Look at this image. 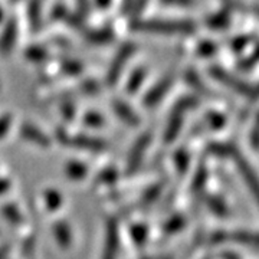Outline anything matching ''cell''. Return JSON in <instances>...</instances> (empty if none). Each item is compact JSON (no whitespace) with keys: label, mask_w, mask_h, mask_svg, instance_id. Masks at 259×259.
<instances>
[{"label":"cell","mask_w":259,"mask_h":259,"mask_svg":"<svg viewBox=\"0 0 259 259\" xmlns=\"http://www.w3.org/2000/svg\"><path fill=\"white\" fill-rule=\"evenodd\" d=\"M133 28L137 32L157 33V35H189L194 32V25L187 20H164V19H146L136 20Z\"/></svg>","instance_id":"6da1fadb"},{"label":"cell","mask_w":259,"mask_h":259,"mask_svg":"<svg viewBox=\"0 0 259 259\" xmlns=\"http://www.w3.org/2000/svg\"><path fill=\"white\" fill-rule=\"evenodd\" d=\"M209 72H210V75H212L218 82H221L225 87H228L229 90L238 93L242 97H246L249 100H255L256 98V90L250 83L245 82L243 79L231 74L229 71L223 69L221 66H213V68H210Z\"/></svg>","instance_id":"7a4b0ae2"},{"label":"cell","mask_w":259,"mask_h":259,"mask_svg":"<svg viewBox=\"0 0 259 259\" xmlns=\"http://www.w3.org/2000/svg\"><path fill=\"white\" fill-rule=\"evenodd\" d=\"M134 52H136V47L131 44H125L120 48V51L117 52V55L114 56L111 65L108 68V72H107V83L108 85L112 87L118 82L121 72L124 71L125 65L128 62L130 58L134 55Z\"/></svg>","instance_id":"3957f363"},{"label":"cell","mask_w":259,"mask_h":259,"mask_svg":"<svg viewBox=\"0 0 259 259\" xmlns=\"http://www.w3.org/2000/svg\"><path fill=\"white\" fill-rule=\"evenodd\" d=\"M173 79L175 76L171 74H166L164 78H161L157 82V85H154V88L151 91H148V94L146 95V100H144V104L147 107H154L156 104L163 100V97L168 93V90L171 88L173 85Z\"/></svg>","instance_id":"277c9868"},{"label":"cell","mask_w":259,"mask_h":259,"mask_svg":"<svg viewBox=\"0 0 259 259\" xmlns=\"http://www.w3.org/2000/svg\"><path fill=\"white\" fill-rule=\"evenodd\" d=\"M150 141H151L150 134H144V136H141L136 141L134 147L131 148V151H130L128 163H127V167H128L130 171H134V170L139 168V166L141 164V160H143V156H144L148 144H150Z\"/></svg>","instance_id":"5b68a950"},{"label":"cell","mask_w":259,"mask_h":259,"mask_svg":"<svg viewBox=\"0 0 259 259\" xmlns=\"http://www.w3.org/2000/svg\"><path fill=\"white\" fill-rule=\"evenodd\" d=\"M16 35H18V26L15 20H10L6 25L5 32L0 36V54L2 55H8L10 51L13 49L16 44Z\"/></svg>","instance_id":"8992f818"},{"label":"cell","mask_w":259,"mask_h":259,"mask_svg":"<svg viewBox=\"0 0 259 259\" xmlns=\"http://www.w3.org/2000/svg\"><path fill=\"white\" fill-rule=\"evenodd\" d=\"M117 250H118V229H117V223L111 221L108 223V231H107L104 259H115Z\"/></svg>","instance_id":"52a82bcc"},{"label":"cell","mask_w":259,"mask_h":259,"mask_svg":"<svg viewBox=\"0 0 259 259\" xmlns=\"http://www.w3.org/2000/svg\"><path fill=\"white\" fill-rule=\"evenodd\" d=\"M66 143H69L71 146L82 150H90V151H101L105 148V143L101 140L93 139V137H87V136H76L72 139H65Z\"/></svg>","instance_id":"ba28073f"},{"label":"cell","mask_w":259,"mask_h":259,"mask_svg":"<svg viewBox=\"0 0 259 259\" xmlns=\"http://www.w3.org/2000/svg\"><path fill=\"white\" fill-rule=\"evenodd\" d=\"M112 108H114V112L120 117L121 120H124V122H127L130 125H139V115L133 111V108L130 107L127 102L121 101V100H114L112 101Z\"/></svg>","instance_id":"9c48e42d"},{"label":"cell","mask_w":259,"mask_h":259,"mask_svg":"<svg viewBox=\"0 0 259 259\" xmlns=\"http://www.w3.org/2000/svg\"><path fill=\"white\" fill-rule=\"evenodd\" d=\"M22 136H23V139L25 140L32 141V143H35L37 146H42V147H48V146H49V139H48L42 131H39V130H37L36 127H33V125L25 124V125L22 127Z\"/></svg>","instance_id":"30bf717a"},{"label":"cell","mask_w":259,"mask_h":259,"mask_svg":"<svg viewBox=\"0 0 259 259\" xmlns=\"http://www.w3.org/2000/svg\"><path fill=\"white\" fill-rule=\"evenodd\" d=\"M54 232H55L56 239H58L61 246L66 248L71 243V231H69L66 223H58L54 228Z\"/></svg>","instance_id":"8fae6325"},{"label":"cell","mask_w":259,"mask_h":259,"mask_svg":"<svg viewBox=\"0 0 259 259\" xmlns=\"http://www.w3.org/2000/svg\"><path fill=\"white\" fill-rule=\"evenodd\" d=\"M42 3L44 0H32V6H30V10H29V15H30V20H32V25L37 28L39 23H40V10H42Z\"/></svg>","instance_id":"7c38bea8"},{"label":"cell","mask_w":259,"mask_h":259,"mask_svg":"<svg viewBox=\"0 0 259 259\" xmlns=\"http://www.w3.org/2000/svg\"><path fill=\"white\" fill-rule=\"evenodd\" d=\"M66 173H68V176L71 177V179L79 180V179H82L87 175V167L81 164V163H75L74 161V163H69L68 164Z\"/></svg>","instance_id":"4fadbf2b"},{"label":"cell","mask_w":259,"mask_h":259,"mask_svg":"<svg viewBox=\"0 0 259 259\" xmlns=\"http://www.w3.org/2000/svg\"><path fill=\"white\" fill-rule=\"evenodd\" d=\"M144 78H146V71H144V69H141V68L137 69V71L133 74V76L130 78V81H128L130 93H136V91L140 88L141 82L144 81Z\"/></svg>","instance_id":"5bb4252c"},{"label":"cell","mask_w":259,"mask_h":259,"mask_svg":"<svg viewBox=\"0 0 259 259\" xmlns=\"http://www.w3.org/2000/svg\"><path fill=\"white\" fill-rule=\"evenodd\" d=\"M183 226H185L183 218L177 214V216H173V218L170 219L168 225H166V232H168V233H175V232L180 231Z\"/></svg>","instance_id":"9a60e30c"},{"label":"cell","mask_w":259,"mask_h":259,"mask_svg":"<svg viewBox=\"0 0 259 259\" xmlns=\"http://www.w3.org/2000/svg\"><path fill=\"white\" fill-rule=\"evenodd\" d=\"M47 204L49 209H52V210H55L58 209L59 206H61V196L59 193H56V192H48L47 193Z\"/></svg>","instance_id":"2e32d148"},{"label":"cell","mask_w":259,"mask_h":259,"mask_svg":"<svg viewBox=\"0 0 259 259\" xmlns=\"http://www.w3.org/2000/svg\"><path fill=\"white\" fill-rule=\"evenodd\" d=\"M207 200H209V202H207V204L212 207L214 212H218V214H222V216H225V214H226V212H228V210H226V206L223 204L222 200H219V199H216V197H209Z\"/></svg>","instance_id":"e0dca14e"},{"label":"cell","mask_w":259,"mask_h":259,"mask_svg":"<svg viewBox=\"0 0 259 259\" xmlns=\"http://www.w3.org/2000/svg\"><path fill=\"white\" fill-rule=\"evenodd\" d=\"M83 122H85L87 125H90V127H101L102 118L98 114L90 112L88 115H85V121H83Z\"/></svg>","instance_id":"ac0fdd59"},{"label":"cell","mask_w":259,"mask_h":259,"mask_svg":"<svg viewBox=\"0 0 259 259\" xmlns=\"http://www.w3.org/2000/svg\"><path fill=\"white\" fill-rule=\"evenodd\" d=\"M10 124H12V117H10L9 114H8V115H3V117L0 118V139L8 133Z\"/></svg>","instance_id":"d6986e66"},{"label":"cell","mask_w":259,"mask_h":259,"mask_svg":"<svg viewBox=\"0 0 259 259\" xmlns=\"http://www.w3.org/2000/svg\"><path fill=\"white\" fill-rule=\"evenodd\" d=\"M209 122H210V125H212L213 128H221V127H223V124H225V118L221 117L219 114L213 112V114H210V117H209Z\"/></svg>","instance_id":"ffe728a7"},{"label":"cell","mask_w":259,"mask_h":259,"mask_svg":"<svg viewBox=\"0 0 259 259\" xmlns=\"http://www.w3.org/2000/svg\"><path fill=\"white\" fill-rule=\"evenodd\" d=\"M197 0H161V3H166V5H173V6H185L189 8L194 5Z\"/></svg>","instance_id":"44dd1931"},{"label":"cell","mask_w":259,"mask_h":259,"mask_svg":"<svg viewBox=\"0 0 259 259\" xmlns=\"http://www.w3.org/2000/svg\"><path fill=\"white\" fill-rule=\"evenodd\" d=\"M133 233L136 235V241H137V243H143V242L146 241V236H147L146 228H134V229H133Z\"/></svg>","instance_id":"7402d4cb"},{"label":"cell","mask_w":259,"mask_h":259,"mask_svg":"<svg viewBox=\"0 0 259 259\" xmlns=\"http://www.w3.org/2000/svg\"><path fill=\"white\" fill-rule=\"evenodd\" d=\"M148 3V0H136V2H133V6H131V9L136 10V13L139 15L143 12V9L146 8V5Z\"/></svg>","instance_id":"603a6c76"},{"label":"cell","mask_w":259,"mask_h":259,"mask_svg":"<svg viewBox=\"0 0 259 259\" xmlns=\"http://www.w3.org/2000/svg\"><path fill=\"white\" fill-rule=\"evenodd\" d=\"M78 3H79V8H81V10H85L88 9V0H78Z\"/></svg>","instance_id":"cb8c5ba5"},{"label":"cell","mask_w":259,"mask_h":259,"mask_svg":"<svg viewBox=\"0 0 259 259\" xmlns=\"http://www.w3.org/2000/svg\"><path fill=\"white\" fill-rule=\"evenodd\" d=\"M97 2H98V5H100L101 8H107V6L110 5L111 0H97Z\"/></svg>","instance_id":"d4e9b609"},{"label":"cell","mask_w":259,"mask_h":259,"mask_svg":"<svg viewBox=\"0 0 259 259\" xmlns=\"http://www.w3.org/2000/svg\"><path fill=\"white\" fill-rule=\"evenodd\" d=\"M6 189H8V182L2 180V182H0V192H5Z\"/></svg>","instance_id":"484cf974"},{"label":"cell","mask_w":259,"mask_h":259,"mask_svg":"<svg viewBox=\"0 0 259 259\" xmlns=\"http://www.w3.org/2000/svg\"><path fill=\"white\" fill-rule=\"evenodd\" d=\"M125 3H127V5H130V3H131V5H133V0H125Z\"/></svg>","instance_id":"4316f807"},{"label":"cell","mask_w":259,"mask_h":259,"mask_svg":"<svg viewBox=\"0 0 259 259\" xmlns=\"http://www.w3.org/2000/svg\"><path fill=\"white\" fill-rule=\"evenodd\" d=\"M0 19H2V12H0Z\"/></svg>","instance_id":"83f0119b"},{"label":"cell","mask_w":259,"mask_h":259,"mask_svg":"<svg viewBox=\"0 0 259 259\" xmlns=\"http://www.w3.org/2000/svg\"><path fill=\"white\" fill-rule=\"evenodd\" d=\"M0 258H2V253H0Z\"/></svg>","instance_id":"f1b7e54d"}]
</instances>
